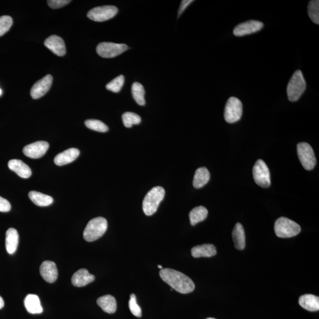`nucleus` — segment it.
I'll return each instance as SVG.
<instances>
[{"label": "nucleus", "mask_w": 319, "mask_h": 319, "mask_svg": "<svg viewBox=\"0 0 319 319\" xmlns=\"http://www.w3.org/2000/svg\"><path fill=\"white\" fill-rule=\"evenodd\" d=\"M159 274L164 282L180 293L188 294L194 291L195 285L193 281L181 272L164 268L161 269Z\"/></svg>", "instance_id": "nucleus-1"}, {"label": "nucleus", "mask_w": 319, "mask_h": 319, "mask_svg": "<svg viewBox=\"0 0 319 319\" xmlns=\"http://www.w3.org/2000/svg\"><path fill=\"white\" fill-rule=\"evenodd\" d=\"M165 190L161 186H156L148 192L143 202V209L147 216H152L158 211L160 203L163 200Z\"/></svg>", "instance_id": "nucleus-2"}, {"label": "nucleus", "mask_w": 319, "mask_h": 319, "mask_svg": "<svg viewBox=\"0 0 319 319\" xmlns=\"http://www.w3.org/2000/svg\"><path fill=\"white\" fill-rule=\"evenodd\" d=\"M306 88V83L302 72L300 70L295 71L287 88V94L289 101L295 102L299 99Z\"/></svg>", "instance_id": "nucleus-3"}, {"label": "nucleus", "mask_w": 319, "mask_h": 319, "mask_svg": "<svg viewBox=\"0 0 319 319\" xmlns=\"http://www.w3.org/2000/svg\"><path fill=\"white\" fill-rule=\"evenodd\" d=\"M108 228L106 219L97 217L89 222L84 231V238L87 242L97 240L104 234Z\"/></svg>", "instance_id": "nucleus-4"}, {"label": "nucleus", "mask_w": 319, "mask_h": 319, "mask_svg": "<svg viewBox=\"0 0 319 319\" xmlns=\"http://www.w3.org/2000/svg\"><path fill=\"white\" fill-rule=\"evenodd\" d=\"M274 231L279 238H291L296 236L301 231L299 224L285 217H281L274 224Z\"/></svg>", "instance_id": "nucleus-5"}, {"label": "nucleus", "mask_w": 319, "mask_h": 319, "mask_svg": "<svg viewBox=\"0 0 319 319\" xmlns=\"http://www.w3.org/2000/svg\"><path fill=\"white\" fill-rule=\"evenodd\" d=\"M254 181L262 188H268L271 185L270 173L268 167L262 160L256 161L253 170Z\"/></svg>", "instance_id": "nucleus-6"}, {"label": "nucleus", "mask_w": 319, "mask_h": 319, "mask_svg": "<svg viewBox=\"0 0 319 319\" xmlns=\"http://www.w3.org/2000/svg\"><path fill=\"white\" fill-rule=\"evenodd\" d=\"M242 115V103L235 97H230L226 103L224 118L227 123H234L241 119Z\"/></svg>", "instance_id": "nucleus-7"}, {"label": "nucleus", "mask_w": 319, "mask_h": 319, "mask_svg": "<svg viewBox=\"0 0 319 319\" xmlns=\"http://www.w3.org/2000/svg\"><path fill=\"white\" fill-rule=\"evenodd\" d=\"M297 155L301 165L307 170L314 168L316 159L314 152L308 143H300L297 144Z\"/></svg>", "instance_id": "nucleus-8"}, {"label": "nucleus", "mask_w": 319, "mask_h": 319, "mask_svg": "<svg viewBox=\"0 0 319 319\" xmlns=\"http://www.w3.org/2000/svg\"><path fill=\"white\" fill-rule=\"evenodd\" d=\"M128 49L129 47L125 44L103 42L97 45L96 52L102 58H112L121 55Z\"/></svg>", "instance_id": "nucleus-9"}, {"label": "nucleus", "mask_w": 319, "mask_h": 319, "mask_svg": "<svg viewBox=\"0 0 319 319\" xmlns=\"http://www.w3.org/2000/svg\"><path fill=\"white\" fill-rule=\"evenodd\" d=\"M118 11V8L115 6H101L92 9L88 12L87 16L94 22H105L113 18L117 14Z\"/></svg>", "instance_id": "nucleus-10"}, {"label": "nucleus", "mask_w": 319, "mask_h": 319, "mask_svg": "<svg viewBox=\"0 0 319 319\" xmlns=\"http://www.w3.org/2000/svg\"><path fill=\"white\" fill-rule=\"evenodd\" d=\"M263 27L264 24L259 21H247L236 26L233 29V34L238 37L244 36L261 31Z\"/></svg>", "instance_id": "nucleus-11"}, {"label": "nucleus", "mask_w": 319, "mask_h": 319, "mask_svg": "<svg viewBox=\"0 0 319 319\" xmlns=\"http://www.w3.org/2000/svg\"><path fill=\"white\" fill-rule=\"evenodd\" d=\"M49 144L46 141H37L24 147L25 155L31 159H39L45 155L49 149Z\"/></svg>", "instance_id": "nucleus-12"}, {"label": "nucleus", "mask_w": 319, "mask_h": 319, "mask_svg": "<svg viewBox=\"0 0 319 319\" xmlns=\"http://www.w3.org/2000/svg\"><path fill=\"white\" fill-rule=\"evenodd\" d=\"M52 82V75H47L35 82L31 91V95L32 98L37 99L44 96L50 90Z\"/></svg>", "instance_id": "nucleus-13"}, {"label": "nucleus", "mask_w": 319, "mask_h": 319, "mask_svg": "<svg viewBox=\"0 0 319 319\" xmlns=\"http://www.w3.org/2000/svg\"><path fill=\"white\" fill-rule=\"evenodd\" d=\"M44 46L58 56H64L66 54V47L61 37L52 35L44 41Z\"/></svg>", "instance_id": "nucleus-14"}, {"label": "nucleus", "mask_w": 319, "mask_h": 319, "mask_svg": "<svg viewBox=\"0 0 319 319\" xmlns=\"http://www.w3.org/2000/svg\"><path fill=\"white\" fill-rule=\"evenodd\" d=\"M40 273L43 279L49 283L56 282L58 277L57 267L54 262L44 261L40 267Z\"/></svg>", "instance_id": "nucleus-15"}, {"label": "nucleus", "mask_w": 319, "mask_h": 319, "mask_svg": "<svg viewBox=\"0 0 319 319\" xmlns=\"http://www.w3.org/2000/svg\"><path fill=\"white\" fill-rule=\"evenodd\" d=\"M96 277L94 275L89 273L87 269L82 268L73 274L72 277V283L77 287H82L94 282Z\"/></svg>", "instance_id": "nucleus-16"}, {"label": "nucleus", "mask_w": 319, "mask_h": 319, "mask_svg": "<svg viewBox=\"0 0 319 319\" xmlns=\"http://www.w3.org/2000/svg\"><path fill=\"white\" fill-rule=\"evenodd\" d=\"M8 166L22 178L28 179L32 176L31 168L20 160H11L9 161Z\"/></svg>", "instance_id": "nucleus-17"}, {"label": "nucleus", "mask_w": 319, "mask_h": 319, "mask_svg": "<svg viewBox=\"0 0 319 319\" xmlns=\"http://www.w3.org/2000/svg\"><path fill=\"white\" fill-rule=\"evenodd\" d=\"M79 154V150L75 148L67 149L55 157V163L59 166L70 163L78 158Z\"/></svg>", "instance_id": "nucleus-18"}, {"label": "nucleus", "mask_w": 319, "mask_h": 319, "mask_svg": "<svg viewBox=\"0 0 319 319\" xmlns=\"http://www.w3.org/2000/svg\"><path fill=\"white\" fill-rule=\"evenodd\" d=\"M19 235L16 229L11 227L6 232L5 247L9 254L16 252L19 245Z\"/></svg>", "instance_id": "nucleus-19"}, {"label": "nucleus", "mask_w": 319, "mask_h": 319, "mask_svg": "<svg viewBox=\"0 0 319 319\" xmlns=\"http://www.w3.org/2000/svg\"><path fill=\"white\" fill-rule=\"evenodd\" d=\"M298 303L303 309L308 311L316 312L319 310V298L316 295L310 294L301 295Z\"/></svg>", "instance_id": "nucleus-20"}, {"label": "nucleus", "mask_w": 319, "mask_h": 319, "mask_svg": "<svg viewBox=\"0 0 319 319\" xmlns=\"http://www.w3.org/2000/svg\"><path fill=\"white\" fill-rule=\"evenodd\" d=\"M191 253L194 258H200L215 256L217 253V251L214 245L203 244L192 248Z\"/></svg>", "instance_id": "nucleus-21"}, {"label": "nucleus", "mask_w": 319, "mask_h": 319, "mask_svg": "<svg viewBox=\"0 0 319 319\" xmlns=\"http://www.w3.org/2000/svg\"><path fill=\"white\" fill-rule=\"evenodd\" d=\"M24 303L26 310L31 314H40L43 312V307L41 305L39 297L37 295L28 294L26 297Z\"/></svg>", "instance_id": "nucleus-22"}, {"label": "nucleus", "mask_w": 319, "mask_h": 319, "mask_svg": "<svg viewBox=\"0 0 319 319\" xmlns=\"http://www.w3.org/2000/svg\"><path fill=\"white\" fill-rule=\"evenodd\" d=\"M97 304L103 311L109 314H112L116 312L117 301L111 295H105L97 300Z\"/></svg>", "instance_id": "nucleus-23"}, {"label": "nucleus", "mask_w": 319, "mask_h": 319, "mask_svg": "<svg viewBox=\"0 0 319 319\" xmlns=\"http://www.w3.org/2000/svg\"><path fill=\"white\" fill-rule=\"evenodd\" d=\"M232 238L235 247L238 250H244L245 247V234L243 226L240 223L235 224L232 232Z\"/></svg>", "instance_id": "nucleus-24"}, {"label": "nucleus", "mask_w": 319, "mask_h": 319, "mask_svg": "<svg viewBox=\"0 0 319 319\" xmlns=\"http://www.w3.org/2000/svg\"><path fill=\"white\" fill-rule=\"evenodd\" d=\"M210 179L209 171L206 167L197 168L195 172L193 185L194 188L200 189L208 183Z\"/></svg>", "instance_id": "nucleus-25"}, {"label": "nucleus", "mask_w": 319, "mask_h": 319, "mask_svg": "<svg viewBox=\"0 0 319 319\" xmlns=\"http://www.w3.org/2000/svg\"><path fill=\"white\" fill-rule=\"evenodd\" d=\"M29 196L35 205L38 206H47L51 205L53 199L51 196L40 192L32 191L29 192Z\"/></svg>", "instance_id": "nucleus-26"}, {"label": "nucleus", "mask_w": 319, "mask_h": 319, "mask_svg": "<svg viewBox=\"0 0 319 319\" xmlns=\"http://www.w3.org/2000/svg\"><path fill=\"white\" fill-rule=\"evenodd\" d=\"M208 210L204 206H197L192 209L189 214L191 225L194 226L195 224L203 221L208 217Z\"/></svg>", "instance_id": "nucleus-27"}, {"label": "nucleus", "mask_w": 319, "mask_h": 319, "mask_svg": "<svg viewBox=\"0 0 319 319\" xmlns=\"http://www.w3.org/2000/svg\"><path fill=\"white\" fill-rule=\"evenodd\" d=\"M131 93L133 98L139 105L143 106L146 104L144 96L145 91L143 86L140 83L134 82L132 85Z\"/></svg>", "instance_id": "nucleus-28"}, {"label": "nucleus", "mask_w": 319, "mask_h": 319, "mask_svg": "<svg viewBox=\"0 0 319 319\" xmlns=\"http://www.w3.org/2000/svg\"><path fill=\"white\" fill-rule=\"evenodd\" d=\"M124 126L131 128L133 125H138L141 121V117L137 114L131 112H125L122 116Z\"/></svg>", "instance_id": "nucleus-29"}, {"label": "nucleus", "mask_w": 319, "mask_h": 319, "mask_svg": "<svg viewBox=\"0 0 319 319\" xmlns=\"http://www.w3.org/2000/svg\"><path fill=\"white\" fill-rule=\"evenodd\" d=\"M308 14L310 19L316 25L319 24V1L312 0L308 5Z\"/></svg>", "instance_id": "nucleus-30"}, {"label": "nucleus", "mask_w": 319, "mask_h": 319, "mask_svg": "<svg viewBox=\"0 0 319 319\" xmlns=\"http://www.w3.org/2000/svg\"><path fill=\"white\" fill-rule=\"evenodd\" d=\"M85 126L94 131L105 132L108 131V127L102 121L97 120H88L85 122Z\"/></svg>", "instance_id": "nucleus-31"}, {"label": "nucleus", "mask_w": 319, "mask_h": 319, "mask_svg": "<svg viewBox=\"0 0 319 319\" xmlns=\"http://www.w3.org/2000/svg\"><path fill=\"white\" fill-rule=\"evenodd\" d=\"M125 81V78L123 75H120L112 80V81L108 83L106 85V88L108 91L112 92V93H118L121 91Z\"/></svg>", "instance_id": "nucleus-32"}, {"label": "nucleus", "mask_w": 319, "mask_h": 319, "mask_svg": "<svg viewBox=\"0 0 319 319\" xmlns=\"http://www.w3.org/2000/svg\"><path fill=\"white\" fill-rule=\"evenodd\" d=\"M13 25V19L10 16H3L0 17V37L5 34Z\"/></svg>", "instance_id": "nucleus-33"}, {"label": "nucleus", "mask_w": 319, "mask_h": 319, "mask_svg": "<svg viewBox=\"0 0 319 319\" xmlns=\"http://www.w3.org/2000/svg\"><path fill=\"white\" fill-rule=\"evenodd\" d=\"M129 308L133 315H134L136 317L141 318V309L137 303V298H136L134 294H131V295H130Z\"/></svg>", "instance_id": "nucleus-34"}, {"label": "nucleus", "mask_w": 319, "mask_h": 319, "mask_svg": "<svg viewBox=\"0 0 319 319\" xmlns=\"http://www.w3.org/2000/svg\"><path fill=\"white\" fill-rule=\"evenodd\" d=\"M70 2L69 0H50L47 1V4L50 8L57 9L64 7Z\"/></svg>", "instance_id": "nucleus-35"}, {"label": "nucleus", "mask_w": 319, "mask_h": 319, "mask_svg": "<svg viewBox=\"0 0 319 319\" xmlns=\"http://www.w3.org/2000/svg\"><path fill=\"white\" fill-rule=\"evenodd\" d=\"M11 205L7 200L0 196V212H7L10 211Z\"/></svg>", "instance_id": "nucleus-36"}, {"label": "nucleus", "mask_w": 319, "mask_h": 319, "mask_svg": "<svg viewBox=\"0 0 319 319\" xmlns=\"http://www.w3.org/2000/svg\"><path fill=\"white\" fill-rule=\"evenodd\" d=\"M192 2H193V0H184V1H182L181 5H180L178 11V17L183 13V12L186 10V8H187Z\"/></svg>", "instance_id": "nucleus-37"}, {"label": "nucleus", "mask_w": 319, "mask_h": 319, "mask_svg": "<svg viewBox=\"0 0 319 319\" xmlns=\"http://www.w3.org/2000/svg\"><path fill=\"white\" fill-rule=\"evenodd\" d=\"M4 306V301L3 298L0 296V309H1Z\"/></svg>", "instance_id": "nucleus-38"}, {"label": "nucleus", "mask_w": 319, "mask_h": 319, "mask_svg": "<svg viewBox=\"0 0 319 319\" xmlns=\"http://www.w3.org/2000/svg\"><path fill=\"white\" fill-rule=\"evenodd\" d=\"M158 267H159L160 269H161H161H162V266H161V265H158Z\"/></svg>", "instance_id": "nucleus-39"}, {"label": "nucleus", "mask_w": 319, "mask_h": 319, "mask_svg": "<svg viewBox=\"0 0 319 319\" xmlns=\"http://www.w3.org/2000/svg\"><path fill=\"white\" fill-rule=\"evenodd\" d=\"M1 95H2V91H1V89H0V96H1Z\"/></svg>", "instance_id": "nucleus-40"}, {"label": "nucleus", "mask_w": 319, "mask_h": 319, "mask_svg": "<svg viewBox=\"0 0 319 319\" xmlns=\"http://www.w3.org/2000/svg\"><path fill=\"white\" fill-rule=\"evenodd\" d=\"M215 319V318H208V319Z\"/></svg>", "instance_id": "nucleus-41"}]
</instances>
